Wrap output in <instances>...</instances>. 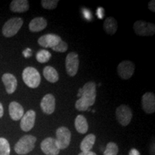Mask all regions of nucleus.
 I'll return each instance as SVG.
<instances>
[{"mask_svg": "<svg viewBox=\"0 0 155 155\" xmlns=\"http://www.w3.org/2000/svg\"><path fill=\"white\" fill-rule=\"evenodd\" d=\"M78 155H96V154L92 151H89V152H81L80 154Z\"/></svg>", "mask_w": 155, "mask_h": 155, "instance_id": "473e14b6", "label": "nucleus"}, {"mask_svg": "<svg viewBox=\"0 0 155 155\" xmlns=\"http://www.w3.org/2000/svg\"><path fill=\"white\" fill-rule=\"evenodd\" d=\"M79 68L78 55L75 52L69 53L65 58V69L68 75L71 77L77 74Z\"/></svg>", "mask_w": 155, "mask_h": 155, "instance_id": "6e6552de", "label": "nucleus"}, {"mask_svg": "<svg viewBox=\"0 0 155 155\" xmlns=\"http://www.w3.org/2000/svg\"><path fill=\"white\" fill-rule=\"evenodd\" d=\"M97 16L99 19H102L104 16V9L103 7H98L97 9Z\"/></svg>", "mask_w": 155, "mask_h": 155, "instance_id": "cd10ccee", "label": "nucleus"}, {"mask_svg": "<svg viewBox=\"0 0 155 155\" xmlns=\"http://www.w3.org/2000/svg\"><path fill=\"white\" fill-rule=\"evenodd\" d=\"M4 115V108L2 104L0 103V118H2Z\"/></svg>", "mask_w": 155, "mask_h": 155, "instance_id": "72a5a7b5", "label": "nucleus"}, {"mask_svg": "<svg viewBox=\"0 0 155 155\" xmlns=\"http://www.w3.org/2000/svg\"><path fill=\"white\" fill-rule=\"evenodd\" d=\"M40 108L43 113L52 114L55 109V98L53 94H48L45 95L40 102Z\"/></svg>", "mask_w": 155, "mask_h": 155, "instance_id": "4468645a", "label": "nucleus"}, {"mask_svg": "<svg viewBox=\"0 0 155 155\" xmlns=\"http://www.w3.org/2000/svg\"><path fill=\"white\" fill-rule=\"evenodd\" d=\"M43 75L45 78L50 83H55L59 80V75L57 71L52 66H46L43 69Z\"/></svg>", "mask_w": 155, "mask_h": 155, "instance_id": "412c9836", "label": "nucleus"}, {"mask_svg": "<svg viewBox=\"0 0 155 155\" xmlns=\"http://www.w3.org/2000/svg\"><path fill=\"white\" fill-rule=\"evenodd\" d=\"M82 93H83V90H82V88H79V90H78V94H77V96L79 98H81V96H82Z\"/></svg>", "mask_w": 155, "mask_h": 155, "instance_id": "f704fd0d", "label": "nucleus"}, {"mask_svg": "<svg viewBox=\"0 0 155 155\" xmlns=\"http://www.w3.org/2000/svg\"><path fill=\"white\" fill-rule=\"evenodd\" d=\"M40 147L46 155H58L60 153L59 147L57 141L52 137H48L41 142Z\"/></svg>", "mask_w": 155, "mask_h": 155, "instance_id": "9d476101", "label": "nucleus"}, {"mask_svg": "<svg viewBox=\"0 0 155 155\" xmlns=\"http://www.w3.org/2000/svg\"><path fill=\"white\" fill-rule=\"evenodd\" d=\"M23 54H24V56L25 58H29L32 55V51H31L30 48H28V49H26L23 52Z\"/></svg>", "mask_w": 155, "mask_h": 155, "instance_id": "7c9ffc66", "label": "nucleus"}, {"mask_svg": "<svg viewBox=\"0 0 155 155\" xmlns=\"http://www.w3.org/2000/svg\"><path fill=\"white\" fill-rule=\"evenodd\" d=\"M56 141L60 150H65L68 147L71 140V131L67 127H59L56 131Z\"/></svg>", "mask_w": 155, "mask_h": 155, "instance_id": "0eeeda50", "label": "nucleus"}, {"mask_svg": "<svg viewBox=\"0 0 155 155\" xmlns=\"http://www.w3.org/2000/svg\"><path fill=\"white\" fill-rule=\"evenodd\" d=\"M142 109L147 114H154L155 111V96L154 93L147 92L141 98Z\"/></svg>", "mask_w": 155, "mask_h": 155, "instance_id": "ddd939ff", "label": "nucleus"}, {"mask_svg": "<svg viewBox=\"0 0 155 155\" xmlns=\"http://www.w3.org/2000/svg\"><path fill=\"white\" fill-rule=\"evenodd\" d=\"M75 127L78 133L86 134L88 130V121L86 117L83 115H78L75 119Z\"/></svg>", "mask_w": 155, "mask_h": 155, "instance_id": "6ab92c4d", "label": "nucleus"}, {"mask_svg": "<svg viewBox=\"0 0 155 155\" xmlns=\"http://www.w3.org/2000/svg\"><path fill=\"white\" fill-rule=\"evenodd\" d=\"M51 58V53L47 50H40L36 54V59L39 63H47Z\"/></svg>", "mask_w": 155, "mask_h": 155, "instance_id": "5701e85b", "label": "nucleus"}, {"mask_svg": "<svg viewBox=\"0 0 155 155\" xmlns=\"http://www.w3.org/2000/svg\"><path fill=\"white\" fill-rule=\"evenodd\" d=\"M36 113L33 110H29L21 119L20 128L22 131H29L34 127L35 123Z\"/></svg>", "mask_w": 155, "mask_h": 155, "instance_id": "f8f14e48", "label": "nucleus"}, {"mask_svg": "<svg viewBox=\"0 0 155 155\" xmlns=\"http://www.w3.org/2000/svg\"><path fill=\"white\" fill-rule=\"evenodd\" d=\"M148 7H149V9H150V11L154 12H155V1L154 0H152V1L150 2V3H149V5H148Z\"/></svg>", "mask_w": 155, "mask_h": 155, "instance_id": "c756f323", "label": "nucleus"}, {"mask_svg": "<svg viewBox=\"0 0 155 155\" xmlns=\"http://www.w3.org/2000/svg\"><path fill=\"white\" fill-rule=\"evenodd\" d=\"M83 15H84V17H86V19L90 20L91 19V14L90 11L88 10V9H83Z\"/></svg>", "mask_w": 155, "mask_h": 155, "instance_id": "c85d7f7f", "label": "nucleus"}, {"mask_svg": "<svg viewBox=\"0 0 155 155\" xmlns=\"http://www.w3.org/2000/svg\"><path fill=\"white\" fill-rule=\"evenodd\" d=\"M96 141V136L93 134L87 135L81 141L80 145V149L82 152H89L93 148Z\"/></svg>", "mask_w": 155, "mask_h": 155, "instance_id": "4be33fe9", "label": "nucleus"}, {"mask_svg": "<svg viewBox=\"0 0 155 155\" xmlns=\"http://www.w3.org/2000/svg\"><path fill=\"white\" fill-rule=\"evenodd\" d=\"M118 29L117 22L114 17H107L104 22V30L108 35H113L116 32Z\"/></svg>", "mask_w": 155, "mask_h": 155, "instance_id": "aec40b11", "label": "nucleus"}, {"mask_svg": "<svg viewBox=\"0 0 155 155\" xmlns=\"http://www.w3.org/2000/svg\"><path fill=\"white\" fill-rule=\"evenodd\" d=\"M23 25V19L20 17H13L5 22L2 28V34L6 38L15 36Z\"/></svg>", "mask_w": 155, "mask_h": 155, "instance_id": "20e7f679", "label": "nucleus"}, {"mask_svg": "<svg viewBox=\"0 0 155 155\" xmlns=\"http://www.w3.org/2000/svg\"><path fill=\"white\" fill-rule=\"evenodd\" d=\"M58 0H42L41 5L44 9H54L57 7Z\"/></svg>", "mask_w": 155, "mask_h": 155, "instance_id": "a878e982", "label": "nucleus"}, {"mask_svg": "<svg viewBox=\"0 0 155 155\" xmlns=\"http://www.w3.org/2000/svg\"><path fill=\"white\" fill-rule=\"evenodd\" d=\"M133 29L135 33L139 36H153L155 33V25L143 20L135 22Z\"/></svg>", "mask_w": 155, "mask_h": 155, "instance_id": "39448f33", "label": "nucleus"}, {"mask_svg": "<svg viewBox=\"0 0 155 155\" xmlns=\"http://www.w3.org/2000/svg\"><path fill=\"white\" fill-rule=\"evenodd\" d=\"M135 71V65L130 61H123L117 67L118 74L123 80L131 78Z\"/></svg>", "mask_w": 155, "mask_h": 155, "instance_id": "1a4fd4ad", "label": "nucleus"}, {"mask_svg": "<svg viewBox=\"0 0 155 155\" xmlns=\"http://www.w3.org/2000/svg\"><path fill=\"white\" fill-rule=\"evenodd\" d=\"M129 155H141V154L137 149H131V150L129 151Z\"/></svg>", "mask_w": 155, "mask_h": 155, "instance_id": "2f4dec72", "label": "nucleus"}, {"mask_svg": "<svg viewBox=\"0 0 155 155\" xmlns=\"http://www.w3.org/2000/svg\"><path fill=\"white\" fill-rule=\"evenodd\" d=\"M29 8L30 5L28 0H13L10 4V10L13 12H25Z\"/></svg>", "mask_w": 155, "mask_h": 155, "instance_id": "a211bd4d", "label": "nucleus"}, {"mask_svg": "<svg viewBox=\"0 0 155 155\" xmlns=\"http://www.w3.org/2000/svg\"><path fill=\"white\" fill-rule=\"evenodd\" d=\"M62 39L55 34H46L38 39V42L40 46L45 48H53L59 43Z\"/></svg>", "mask_w": 155, "mask_h": 155, "instance_id": "9b49d317", "label": "nucleus"}, {"mask_svg": "<svg viewBox=\"0 0 155 155\" xmlns=\"http://www.w3.org/2000/svg\"><path fill=\"white\" fill-rule=\"evenodd\" d=\"M22 80L28 87L36 88L40 86L41 77L36 68L33 67H27L22 72Z\"/></svg>", "mask_w": 155, "mask_h": 155, "instance_id": "7ed1b4c3", "label": "nucleus"}, {"mask_svg": "<svg viewBox=\"0 0 155 155\" xmlns=\"http://www.w3.org/2000/svg\"><path fill=\"white\" fill-rule=\"evenodd\" d=\"M119 152V147L114 142H109L106 145L104 155H117Z\"/></svg>", "mask_w": 155, "mask_h": 155, "instance_id": "393cba45", "label": "nucleus"}, {"mask_svg": "<svg viewBox=\"0 0 155 155\" xmlns=\"http://www.w3.org/2000/svg\"><path fill=\"white\" fill-rule=\"evenodd\" d=\"M68 48V46L66 42L61 40L57 45L52 48V50L55 52H58V53H65V52L67 51Z\"/></svg>", "mask_w": 155, "mask_h": 155, "instance_id": "bb28decb", "label": "nucleus"}, {"mask_svg": "<svg viewBox=\"0 0 155 155\" xmlns=\"http://www.w3.org/2000/svg\"><path fill=\"white\" fill-rule=\"evenodd\" d=\"M48 21L42 17L32 19L29 24V29L32 32H38L43 30L47 27Z\"/></svg>", "mask_w": 155, "mask_h": 155, "instance_id": "f3484780", "label": "nucleus"}, {"mask_svg": "<svg viewBox=\"0 0 155 155\" xmlns=\"http://www.w3.org/2000/svg\"><path fill=\"white\" fill-rule=\"evenodd\" d=\"M82 96L75 102V108L78 111H86L96 102V85L94 81H88L82 88Z\"/></svg>", "mask_w": 155, "mask_h": 155, "instance_id": "f257e3e1", "label": "nucleus"}, {"mask_svg": "<svg viewBox=\"0 0 155 155\" xmlns=\"http://www.w3.org/2000/svg\"><path fill=\"white\" fill-rule=\"evenodd\" d=\"M9 114L12 119L14 121H18L22 119L24 115V108L19 103L12 101L9 104Z\"/></svg>", "mask_w": 155, "mask_h": 155, "instance_id": "dca6fc26", "label": "nucleus"}, {"mask_svg": "<svg viewBox=\"0 0 155 155\" xmlns=\"http://www.w3.org/2000/svg\"><path fill=\"white\" fill-rule=\"evenodd\" d=\"M2 80L5 85L6 91L8 94H12L16 91L17 81L16 77L11 73H5L2 77Z\"/></svg>", "mask_w": 155, "mask_h": 155, "instance_id": "2eb2a0df", "label": "nucleus"}, {"mask_svg": "<svg viewBox=\"0 0 155 155\" xmlns=\"http://www.w3.org/2000/svg\"><path fill=\"white\" fill-rule=\"evenodd\" d=\"M36 141V137L30 134L24 136L15 144V152L20 155L28 154L34 150Z\"/></svg>", "mask_w": 155, "mask_h": 155, "instance_id": "f03ea898", "label": "nucleus"}, {"mask_svg": "<svg viewBox=\"0 0 155 155\" xmlns=\"http://www.w3.org/2000/svg\"><path fill=\"white\" fill-rule=\"evenodd\" d=\"M116 116L120 124L123 127H127L130 124L133 117L132 111L129 106L123 104L116 108Z\"/></svg>", "mask_w": 155, "mask_h": 155, "instance_id": "423d86ee", "label": "nucleus"}, {"mask_svg": "<svg viewBox=\"0 0 155 155\" xmlns=\"http://www.w3.org/2000/svg\"><path fill=\"white\" fill-rule=\"evenodd\" d=\"M10 154V145L5 138L0 137V155Z\"/></svg>", "mask_w": 155, "mask_h": 155, "instance_id": "b1692460", "label": "nucleus"}]
</instances>
